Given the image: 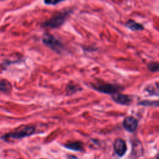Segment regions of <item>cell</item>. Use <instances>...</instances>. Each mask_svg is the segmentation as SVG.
<instances>
[{
	"label": "cell",
	"mask_w": 159,
	"mask_h": 159,
	"mask_svg": "<svg viewBox=\"0 0 159 159\" xmlns=\"http://www.w3.org/2000/svg\"><path fill=\"white\" fill-rule=\"evenodd\" d=\"M82 88L81 87L78 85L76 83H75L73 82H70L69 83L65 89V91H66V95L69 96V95H72L75 93H76L78 91H81Z\"/></svg>",
	"instance_id": "cell-9"
},
{
	"label": "cell",
	"mask_w": 159,
	"mask_h": 159,
	"mask_svg": "<svg viewBox=\"0 0 159 159\" xmlns=\"http://www.w3.org/2000/svg\"><path fill=\"white\" fill-rule=\"evenodd\" d=\"M91 88L99 93L111 95L119 93L120 91H122L124 89L123 86L119 84L107 83H102L96 84H92Z\"/></svg>",
	"instance_id": "cell-2"
},
{
	"label": "cell",
	"mask_w": 159,
	"mask_h": 159,
	"mask_svg": "<svg viewBox=\"0 0 159 159\" xmlns=\"http://www.w3.org/2000/svg\"><path fill=\"white\" fill-rule=\"evenodd\" d=\"M147 69L152 72H157L159 70V63L158 61H152L147 64Z\"/></svg>",
	"instance_id": "cell-13"
},
{
	"label": "cell",
	"mask_w": 159,
	"mask_h": 159,
	"mask_svg": "<svg viewBox=\"0 0 159 159\" xmlns=\"http://www.w3.org/2000/svg\"><path fill=\"white\" fill-rule=\"evenodd\" d=\"M65 0H43V2L46 4H52V5H55L58 4L59 2H61Z\"/></svg>",
	"instance_id": "cell-15"
},
{
	"label": "cell",
	"mask_w": 159,
	"mask_h": 159,
	"mask_svg": "<svg viewBox=\"0 0 159 159\" xmlns=\"http://www.w3.org/2000/svg\"><path fill=\"white\" fill-rule=\"evenodd\" d=\"M125 26L132 31H141L144 29V27L142 24L131 19L128 20L126 22Z\"/></svg>",
	"instance_id": "cell-10"
},
{
	"label": "cell",
	"mask_w": 159,
	"mask_h": 159,
	"mask_svg": "<svg viewBox=\"0 0 159 159\" xmlns=\"http://www.w3.org/2000/svg\"><path fill=\"white\" fill-rule=\"evenodd\" d=\"M35 130L33 125H25L14 132L6 134L3 138L6 139H20L32 135Z\"/></svg>",
	"instance_id": "cell-3"
},
{
	"label": "cell",
	"mask_w": 159,
	"mask_h": 159,
	"mask_svg": "<svg viewBox=\"0 0 159 159\" xmlns=\"http://www.w3.org/2000/svg\"><path fill=\"white\" fill-rule=\"evenodd\" d=\"M145 91L148 93L150 95H155L157 96H158V83L156 85V87L152 86V85H149L147 86V88L145 89Z\"/></svg>",
	"instance_id": "cell-12"
},
{
	"label": "cell",
	"mask_w": 159,
	"mask_h": 159,
	"mask_svg": "<svg viewBox=\"0 0 159 159\" xmlns=\"http://www.w3.org/2000/svg\"><path fill=\"white\" fill-rule=\"evenodd\" d=\"M70 14L69 10H65L54 14L50 18L43 22L41 24L43 28L57 29L61 26L66 20Z\"/></svg>",
	"instance_id": "cell-1"
},
{
	"label": "cell",
	"mask_w": 159,
	"mask_h": 159,
	"mask_svg": "<svg viewBox=\"0 0 159 159\" xmlns=\"http://www.w3.org/2000/svg\"><path fill=\"white\" fill-rule=\"evenodd\" d=\"M112 99L116 103L121 105H125V106L130 105L133 101V98L132 96L122 94L120 93L112 94Z\"/></svg>",
	"instance_id": "cell-6"
},
{
	"label": "cell",
	"mask_w": 159,
	"mask_h": 159,
	"mask_svg": "<svg viewBox=\"0 0 159 159\" xmlns=\"http://www.w3.org/2000/svg\"><path fill=\"white\" fill-rule=\"evenodd\" d=\"M11 84L8 81L6 80H2L0 81V91L3 93H9L11 91Z\"/></svg>",
	"instance_id": "cell-11"
},
{
	"label": "cell",
	"mask_w": 159,
	"mask_h": 159,
	"mask_svg": "<svg viewBox=\"0 0 159 159\" xmlns=\"http://www.w3.org/2000/svg\"><path fill=\"white\" fill-rule=\"evenodd\" d=\"M138 124V120L132 116L125 117L122 122L123 127L129 132H134L137 129Z\"/></svg>",
	"instance_id": "cell-5"
},
{
	"label": "cell",
	"mask_w": 159,
	"mask_h": 159,
	"mask_svg": "<svg viewBox=\"0 0 159 159\" xmlns=\"http://www.w3.org/2000/svg\"><path fill=\"white\" fill-rule=\"evenodd\" d=\"M113 147L116 153L119 157H123L127 152V147L126 143L121 138H117L114 140Z\"/></svg>",
	"instance_id": "cell-7"
},
{
	"label": "cell",
	"mask_w": 159,
	"mask_h": 159,
	"mask_svg": "<svg viewBox=\"0 0 159 159\" xmlns=\"http://www.w3.org/2000/svg\"><path fill=\"white\" fill-rule=\"evenodd\" d=\"M42 42L48 47L55 52L60 53L63 50V45L61 42L53 35L45 33L42 37Z\"/></svg>",
	"instance_id": "cell-4"
},
{
	"label": "cell",
	"mask_w": 159,
	"mask_h": 159,
	"mask_svg": "<svg viewBox=\"0 0 159 159\" xmlns=\"http://www.w3.org/2000/svg\"><path fill=\"white\" fill-rule=\"evenodd\" d=\"M139 105L144 106H158V101H149V100H143L139 102Z\"/></svg>",
	"instance_id": "cell-14"
},
{
	"label": "cell",
	"mask_w": 159,
	"mask_h": 159,
	"mask_svg": "<svg viewBox=\"0 0 159 159\" xmlns=\"http://www.w3.org/2000/svg\"><path fill=\"white\" fill-rule=\"evenodd\" d=\"M64 147L69 150L75 151H83L84 150L83 143L78 140L69 141L64 145Z\"/></svg>",
	"instance_id": "cell-8"
},
{
	"label": "cell",
	"mask_w": 159,
	"mask_h": 159,
	"mask_svg": "<svg viewBox=\"0 0 159 159\" xmlns=\"http://www.w3.org/2000/svg\"><path fill=\"white\" fill-rule=\"evenodd\" d=\"M40 159H42V158H40Z\"/></svg>",
	"instance_id": "cell-16"
}]
</instances>
